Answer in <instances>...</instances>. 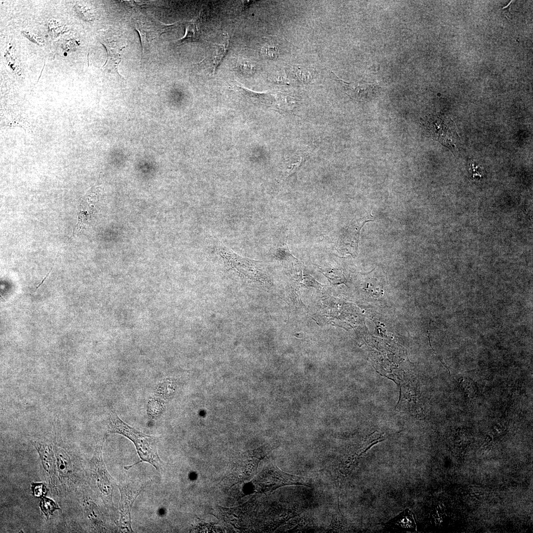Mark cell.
<instances>
[{
    "label": "cell",
    "instance_id": "e0dca14e",
    "mask_svg": "<svg viewBox=\"0 0 533 533\" xmlns=\"http://www.w3.org/2000/svg\"><path fill=\"white\" fill-rule=\"evenodd\" d=\"M230 44L229 39H228L225 44L218 46L219 48L218 52V55L216 56L214 61V64L215 65V70H216L217 69H218V68L220 66L222 62L224 60L225 57L228 54L230 49Z\"/></svg>",
    "mask_w": 533,
    "mask_h": 533
},
{
    "label": "cell",
    "instance_id": "52a82bcc",
    "mask_svg": "<svg viewBox=\"0 0 533 533\" xmlns=\"http://www.w3.org/2000/svg\"><path fill=\"white\" fill-rule=\"evenodd\" d=\"M369 219H360L353 221L339 236L338 248L345 253L356 256L359 246L360 232L364 224Z\"/></svg>",
    "mask_w": 533,
    "mask_h": 533
},
{
    "label": "cell",
    "instance_id": "3957f363",
    "mask_svg": "<svg viewBox=\"0 0 533 533\" xmlns=\"http://www.w3.org/2000/svg\"><path fill=\"white\" fill-rule=\"evenodd\" d=\"M121 494L119 504L120 518L118 521V527L123 533H133L132 526V510L134 504L141 492L145 484H139L136 482L127 480L118 485Z\"/></svg>",
    "mask_w": 533,
    "mask_h": 533
},
{
    "label": "cell",
    "instance_id": "30bf717a",
    "mask_svg": "<svg viewBox=\"0 0 533 533\" xmlns=\"http://www.w3.org/2000/svg\"><path fill=\"white\" fill-rule=\"evenodd\" d=\"M290 75L299 83H308L313 78V71L304 66H293L289 69Z\"/></svg>",
    "mask_w": 533,
    "mask_h": 533
},
{
    "label": "cell",
    "instance_id": "ba28073f",
    "mask_svg": "<svg viewBox=\"0 0 533 533\" xmlns=\"http://www.w3.org/2000/svg\"><path fill=\"white\" fill-rule=\"evenodd\" d=\"M293 266L289 271V275L292 281V286L295 288L312 286L320 290L324 288L321 284L315 281L307 272L305 266L298 260L293 262Z\"/></svg>",
    "mask_w": 533,
    "mask_h": 533
},
{
    "label": "cell",
    "instance_id": "2e32d148",
    "mask_svg": "<svg viewBox=\"0 0 533 533\" xmlns=\"http://www.w3.org/2000/svg\"><path fill=\"white\" fill-rule=\"evenodd\" d=\"M274 256L276 259L281 261H287L291 262L297 260L291 253L287 243L276 251Z\"/></svg>",
    "mask_w": 533,
    "mask_h": 533
},
{
    "label": "cell",
    "instance_id": "277c9868",
    "mask_svg": "<svg viewBox=\"0 0 533 533\" xmlns=\"http://www.w3.org/2000/svg\"><path fill=\"white\" fill-rule=\"evenodd\" d=\"M255 483L258 491L265 492L290 485L308 486L309 482L306 478L286 474L270 465L258 474Z\"/></svg>",
    "mask_w": 533,
    "mask_h": 533
},
{
    "label": "cell",
    "instance_id": "ffe728a7",
    "mask_svg": "<svg viewBox=\"0 0 533 533\" xmlns=\"http://www.w3.org/2000/svg\"><path fill=\"white\" fill-rule=\"evenodd\" d=\"M32 489L33 494L37 497H42L47 492L46 487L42 483H32Z\"/></svg>",
    "mask_w": 533,
    "mask_h": 533
},
{
    "label": "cell",
    "instance_id": "6da1fadb",
    "mask_svg": "<svg viewBox=\"0 0 533 533\" xmlns=\"http://www.w3.org/2000/svg\"><path fill=\"white\" fill-rule=\"evenodd\" d=\"M110 433L122 435L134 444L140 461L134 465L125 467L129 469L140 463H147L152 465L158 471L162 470V461L158 452V440L155 437L140 432L122 421L113 410L110 418L109 425Z\"/></svg>",
    "mask_w": 533,
    "mask_h": 533
},
{
    "label": "cell",
    "instance_id": "ac0fdd59",
    "mask_svg": "<svg viewBox=\"0 0 533 533\" xmlns=\"http://www.w3.org/2000/svg\"><path fill=\"white\" fill-rule=\"evenodd\" d=\"M67 456L66 454L62 450L58 453V468L63 475H66L70 471V461Z\"/></svg>",
    "mask_w": 533,
    "mask_h": 533
},
{
    "label": "cell",
    "instance_id": "9c48e42d",
    "mask_svg": "<svg viewBox=\"0 0 533 533\" xmlns=\"http://www.w3.org/2000/svg\"><path fill=\"white\" fill-rule=\"evenodd\" d=\"M39 454L42 465L51 477L54 476L56 468L54 454L52 447L37 442H32Z\"/></svg>",
    "mask_w": 533,
    "mask_h": 533
},
{
    "label": "cell",
    "instance_id": "5b68a950",
    "mask_svg": "<svg viewBox=\"0 0 533 533\" xmlns=\"http://www.w3.org/2000/svg\"><path fill=\"white\" fill-rule=\"evenodd\" d=\"M92 475L104 503L114 507L113 492L116 485L113 478L106 468L102 457V445L96 449L91 461Z\"/></svg>",
    "mask_w": 533,
    "mask_h": 533
},
{
    "label": "cell",
    "instance_id": "d6986e66",
    "mask_svg": "<svg viewBox=\"0 0 533 533\" xmlns=\"http://www.w3.org/2000/svg\"><path fill=\"white\" fill-rule=\"evenodd\" d=\"M238 71L245 75H252L254 71V67L248 60L241 59L238 61L237 63Z\"/></svg>",
    "mask_w": 533,
    "mask_h": 533
},
{
    "label": "cell",
    "instance_id": "44dd1931",
    "mask_svg": "<svg viewBox=\"0 0 533 533\" xmlns=\"http://www.w3.org/2000/svg\"><path fill=\"white\" fill-rule=\"evenodd\" d=\"M471 170L472 173L473 174V177H481L484 174V169L480 166L477 165L475 164H472L471 165Z\"/></svg>",
    "mask_w": 533,
    "mask_h": 533
},
{
    "label": "cell",
    "instance_id": "8992f818",
    "mask_svg": "<svg viewBox=\"0 0 533 533\" xmlns=\"http://www.w3.org/2000/svg\"><path fill=\"white\" fill-rule=\"evenodd\" d=\"M423 126L435 140L449 148L455 147L458 137L453 121L431 117L423 122Z\"/></svg>",
    "mask_w": 533,
    "mask_h": 533
},
{
    "label": "cell",
    "instance_id": "4fadbf2b",
    "mask_svg": "<svg viewBox=\"0 0 533 533\" xmlns=\"http://www.w3.org/2000/svg\"><path fill=\"white\" fill-rule=\"evenodd\" d=\"M319 272L326 276L333 284L344 283L345 279L341 271L335 269H324L319 267Z\"/></svg>",
    "mask_w": 533,
    "mask_h": 533
},
{
    "label": "cell",
    "instance_id": "8fae6325",
    "mask_svg": "<svg viewBox=\"0 0 533 533\" xmlns=\"http://www.w3.org/2000/svg\"><path fill=\"white\" fill-rule=\"evenodd\" d=\"M200 34L198 33L196 25L190 22L185 25L184 36L178 40L177 43L179 45H181L190 42H197L200 40Z\"/></svg>",
    "mask_w": 533,
    "mask_h": 533
},
{
    "label": "cell",
    "instance_id": "9a60e30c",
    "mask_svg": "<svg viewBox=\"0 0 533 533\" xmlns=\"http://www.w3.org/2000/svg\"><path fill=\"white\" fill-rule=\"evenodd\" d=\"M40 506L42 512L48 519L50 515L53 514L54 512L59 509L57 505L51 499L46 497H43Z\"/></svg>",
    "mask_w": 533,
    "mask_h": 533
},
{
    "label": "cell",
    "instance_id": "7c38bea8",
    "mask_svg": "<svg viewBox=\"0 0 533 533\" xmlns=\"http://www.w3.org/2000/svg\"><path fill=\"white\" fill-rule=\"evenodd\" d=\"M125 48V47L122 45L120 47L117 46L114 50L106 48L107 51H108V57H107L106 62L105 64L110 62L112 65L113 69L115 70L116 73H117L121 76H122L119 74L118 69L119 64L122 60V51Z\"/></svg>",
    "mask_w": 533,
    "mask_h": 533
},
{
    "label": "cell",
    "instance_id": "5bb4252c",
    "mask_svg": "<svg viewBox=\"0 0 533 533\" xmlns=\"http://www.w3.org/2000/svg\"><path fill=\"white\" fill-rule=\"evenodd\" d=\"M262 55L269 59H275L280 55V49L276 44L272 43H267L262 48Z\"/></svg>",
    "mask_w": 533,
    "mask_h": 533
},
{
    "label": "cell",
    "instance_id": "7a4b0ae2",
    "mask_svg": "<svg viewBox=\"0 0 533 533\" xmlns=\"http://www.w3.org/2000/svg\"><path fill=\"white\" fill-rule=\"evenodd\" d=\"M216 241L218 252L228 267L249 279L263 284H269L271 282L269 277L262 262L243 257L227 248L218 239Z\"/></svg>",
    "mask_w": 533,
    "mask_h": 533
}]
</instances>
